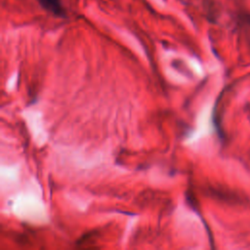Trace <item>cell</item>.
Here are the masks:
<instances>
[{"instance_id":"cell-1","label":"cell","mask_w":250,"mask_h":250,"mask_svg":"<svg viewBox=\"0 0 250 250\" xmlns=\"http://www.w3.org/2000/svg\"><path fill=\"white\" fill-rule=\"evenodd\" d=\"M39 5L56 17L62 18L65 16V10L61 0H38Z\"/></svg>"}]
</instances>
